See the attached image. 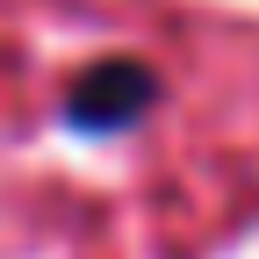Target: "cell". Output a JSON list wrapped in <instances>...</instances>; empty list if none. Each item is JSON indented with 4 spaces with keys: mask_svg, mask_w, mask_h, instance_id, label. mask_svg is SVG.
I'll return each mask as SVG.
<instances>
[{
    "mask_svg": "<svg viewBox=\"0 0 259 259\" xmlns=\"http://www.w3.org/2000/svg\"><path fill=\"white\" fill-rule=\"evenodd\" d=\"M151 101H158L151 65H137V58H108V65H87V72L72 79L65 122L87 130V137H115V130H130Z\"/></svg>",
    "mask_w": 259,
    "mask_h": 259,
    "instance_id": "1",
    "label": "cell"
}]
</instances>
